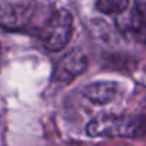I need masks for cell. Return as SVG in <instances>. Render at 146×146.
<instances>
[{"instance_id":"obj_5","label":"cell","mask_w":146,"mask_h":146,"mask_svg":"<svg viewBox=\"0 0 146 146\" xmlns=\"http://www.w3.org/2000/svg\"><path fill=\"white\" fill-rule=\"evenodd\" d=\"M88 65L85 54L80 50L70 51L65 54L55 68V78L61 82H70L78 75H81Z\"/></svg>"},{"instance_id":"obj_7","label":"cell","mask_w":146,"mask_h":146,"mask_svg":"<svg viewBox=\"0 0 146 146\" xmlns=\"http://www.w3.org/2000/svg\"><path fill=\"white\" fill-rule=\"evenodd\" d=\"M129 6V0H97L98 11L108 14V16H121L122 13L126 11Z\"/></svg>"},{"instance_id":"obj_2","label":"cell","mask_w":146,"mask_h":146,"mask_svg":"<svg viewBox=\"0 0 146 146\" xmlns=\"http://www.w3.org/2000/svg\"><path fill=\"white\" fill-rule=\"evenodd\" d=\"M71 36H72V14L65 9L54 11L40 33V38L44 47L54 52L65 48L71 40Z\"/></svg>"},{"instance_id":"obj_8","label":"cell","mask_w":146,"mask_h":146,"mask_svg":"<svg viewBox=\"0 0 146 146\" xmlns=\"http://www.w3.org/2000/svg\"><path fill=\"white\" fill-rule=\"evenodd\" d=\"M135 10L146 19V0H135Z\"/></svg>"},{"instance_id":"obj_3","label":"cell","mask_w":146,"mask_h":146,"mask_svg":"<svg viewBox=\"0 0 146 146\" xmlns=\"http://www.w3.org/2000/svg\"><path fill=\"white\" fill-rule=\"evenodd\" d=\"M37 0H0V29L19 31L33 20Z\"/></svg>"},{"instance_id":"obj_6","label":"cell","mask_w":146,"mask_h":146,"mask_svg":"<svg viewBox=\"0 0 146 146\" xmlns=\"http://www.w3.org/2000/svg\"><path fill=\"white\" fill-rule=\"evenodd\" d=\"M82 94L90 102L95 105H105L116 99V97L119 95V85L111 81L94 82L87 85L82 90Z\"/></svg>"},{"instance_id":"obj_1","label":"cell","mask_w":146,"mask_h":146,"mask_svg":"<svg viewBox=\"0 0 146 146\" xmlns=\"http://www.w3.org/2000/svg\"><path fill=\"white\" fill-rule=\"evenodd\" d=\"M87 133L92 138H136L146 133V116L98 115L87 125Z\"/></svg>"},{"instance_id":"obj_4","label":"cell","mask_w":146,"mask_h":146,"mask_svg":"<svg viewBox=\"0 0 146 146\" xmlns=\"http://www.w3.org/2000/svg\"><path fill=\"white\" fill-rule=\"evenodd\" d=\"M116 26L126 38L136 43H146V19L135 7L118 16Z\"/></svg>"}]
</instances>
